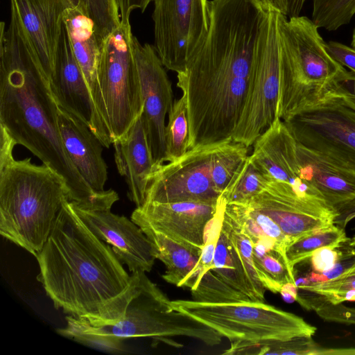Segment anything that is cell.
Returning a JSON list of instances; mask_svg holds the SVG:
<instances>
[{
	"label": "cell",
	"mask_w": 355,
	"mask_h": 355,
	"mask_svg": "<svg viewBox=\"0 0 355 355\" xmlns=\"http://www.w3.org/2000/svg\"><path fill=\"white\" fill-rule=\"evenodd\" d=\"M210 10L205 40L177 73V86L187 105L189 149L232 139L268 8L261 0H211Z\"/></svg>",
	"instance_id": "6da1fadb"
},
{
	"label": "cell",
	"mask_w": 355,
	"mask_h": 355,
	"mask_svg": "<svg viewBox=\"0 0 355 355\" xmlns=\"http://www.w3.org/2000/svg\"><path fill=\"white\" fill-rule=\"evenodd\" d=\"M35 257L37 279L55 308L96 327L124 316L141 272L129 275L112 247L87 227L69 200Z\"/></svg>",
	"instance_id": "7a4b0ae2"
},
{
	"label": "cell",
	"mask_w": 355,
	"mask_h": 355,
	"mask_svg": "<svg viewBox=\"0 0 355 355\" xmlns=\"http://www.w3.org/2000/svg\"><path fill=\"white\" fill-rule=\"evenodd\" d=\"M0 127L65 182L69 201L91 206L100 198L68 157L58 124V105L47 77L15 17L0 26Z\"/></svg>",
	"instance_id": "3957f363"
},
{
	"label": "cell",
	"mask_w": 355,
	"mask_h": 355,
	"mask_svg": "<svg viewBox=\"0 0 355 355\" xmlns=\"http://www.w3.org/2000/svg\"><path fill=\"white\" fill-rule=\"evenodd\" d=\"M17 144L0 127V234L35 257L42 250L64 203V180L53 169L16 159Z\"/></svg>",
	"instance_id": "277c9868"
},
{
	"label": "cell",
	"mask_w": 355,
	"mask_h": 355,
	"mask_svg": "<svg viewBox=\"0 0 355 355\" xmlns=\"http://www.w3.org/2000/svg\"><path fill=\"white\" fill-rule=\"evenodd\" d=\"M314 22L280 14V82L277 116L287 121L319 101L346 68L327 49Z\"/></svg>",
	"instance_id": "5b68a950"
},
{
	"label": "cell",
	"mask_w": 355,
	"mask_h": 355,
	"mask_svg": "<svg viewBox=\"0 0 355 355\" xmlns=\"http://www.w3.org/2000/svg\"><path fill=\"white\" fill-rule=\"evenodd\" d=\"M180 311L210 327L231 342L312 337L317 328L302 318L264 302L203 303L172 301Z\"/></svg>",
	"instance_id": "8992f818"
},
{
	"label": "cell",
	"mask_w": 355,
	"mask_h": 355,
	"mask_svg": "<svg viewBox=\"0 0 355 355\" xmlns=\"http://www.w3.org/2000/svg\"><path fill=\"white\" fill-rule=\"evenodd\" d=\"M91 326L99 334L122 340L151 338L175 347H181L182 345L168 338L189 337L210 347L220 345L223 338L210 327L178 310L142 271L137 291L127 306L124 316L112 324Z\"/></svg>",
	"instance_id": "52a82bcc"
},
{
	"label": "cell",
	"mask_w": 355,
	"mask_h": 355,
	"mask_svg": "<svg viewBox=\"0 0 355 355\" xmlns=\"http://www.w3.org/2000/svg\"><path fill=\"white\" fill-rule=\"evenodd\" d=\"M280 12L268 8L256 41L248 93L232 139L248 147L278 118Z\"/></svg>",
	"instance_id": "ba28073f"
},
{
	"label": "cell",
	"mask_w": 355,
	"mask_h": 355,
	"mask_svg": "<svg viewBox=\"0 0 355 355\" xmlns=\"http://www.w3.org/2000/svg\"><path fill=\"white\" fill-rule=\"evenodd\" d=\"M130 24H122L105 40L98 78L114 141L132 126L143 110L139 78Z\"/></svg>",
	"instance_id": "9c48e42d"
},
{
	"label": "cell",
	"mask_w": 355,
	"mask_h": 355,
	"mask_svg": "<svg viewBox=\"0 0 355 355\" xmlns=\"http://www.w3.org/2000/svg\"><path fill=\"white\" fill-rule=\"evenodd\" d=\"M284 122L300 144L355 173V110L335 92Z\"/></svg>",
	"instance_id": "30bf717a"
},
{
	"label": "cell",
	"mask_w": 355,
	"mask_h": 355,
	"mask_svg": "<svg viewBox=\"0 0 355 355\" xmlns=\"http://www.w3.org/2000/svg\"><path fill=\"white\" fill-rule=\"evenodd\" d=\"M154 48L164 67L182 71L208 34L209 0H153Z\"/></svg>",
	"instance_id": "8fae6325"
},
{
	"label": "cell",
	"mask_w": 355,
	"mask_h": 355,
	"mask_svg": "<svg viewBox=\"0 0 355 355\" xmlns=\"http://www.w3.org/2000/svg\"><path fill=\"white\" fill-rule=\"evenodd\" d=\"M223 141L198 145L157 167L150 178L145 202L218 204L221 194L213 184L211 159Z\"/></svg>",
	"instance_id": "7c38bea8"
},
{
	"label": "cell",
	"mask_w": 355,
	"mask_h": 355,
	"mask_svg": "<svg viewBox=\"0 0 355 355\" xmlns=\"http://www.w3.org/2000/svg\"><path fill=\"white\" fill-rule=\"evenodd\" d=\"M131 43L143 102L141 117L155 170L165 164L166 117L174 102L172 85L154 46L141 44L134 35Z\"/></svg>",
	"instance_id": "4fadbf2b"
},
{
	"label": "cell",
	"mask_w": 355,
	"mask_h": 355,
	"mask_svg": "<svg viewBox=\"0 0 355 355\" xmlns=\"http://www.w3.org/2000/svg\"><path fill=\"white\" fill-rule=\"evenodd\" d=\"M270 218L293 241L313 230L334 224L336 211L325 200L304 197L288 184L270 180L248 201Z\"/></svg>",
	"instance_id": "5bb4252c"
},
{
	"label": "cell",
	"mask_w": 355,
	"mask_h": 355,
	"mask_svg": "<svg viewBox=\"0 0 355 355\" xmlns=\"http://www.w3.org/2000/svg\"><path fill=\"white\" fill-rule=\"evenodd\" d=\"M12 14L48 80L53 72L66 12L76 0H10Z\"/></svg>",
	"instance_id": "9a60e30c"
},
{
	"label": "cell",
	"mask_w": 355,
	"mask_h": 355,
	"mask_svg": "<svg viewBox=\"0 0 355 355\" xmlns=\"http://www.w3.org/2000/svg\"><path fill=\"white\" fill-rule=\"evenodd\" d=\"M252 147L250 157L268 181L287 183L304 197L324 199L304 180L297 141L284 121L277 118Z\"/></svg>",
	"instance_id": "2e32d148"
},
{
	"label": "cell",
	"mask_w": 355,
	"mask_h": 355,
	"mask_svg": "<svg viewBox=\"0 0 355 355\" xmlns=\"http://www.w3.org/2000/svg\"><path fill=\"white\" fill-rule=\"evenodd\" d=\"M74 211L100 239L109 244L130 272H150L156 259L151 244L141 229L132 220L111 209H85L69 201Z\"/></svg>",
	"instance_id": "e0dca14e"
},
{
	"label": "cell",
	"mask_w": 355,
	"mask_h": 355,
	"mask_svg": "<svg viewBox=\"0 0 355 355\" xmlns=\"http://www.w3.org/2000/svg\"><path fill=\"white\" fill-rule=\"evenodd\" d=\"M220 200V198H219ZM219 207L197 202H146L131 218L141 220L157 232L186 245L202 249L206 230Z\"/></svg>",
	"instance_id": "ac0fdd59"
},
{
	"label": "cell",
	"mask_w": 355,
	"mask_h": 355,
	"mask_svg": "<svg viewBox=\"0 0 355 355\" xmlns=\"http://www.w3.org/2000/svg\"><path fill=\"white\" fill-rule=\"evenodd\" d=\"M63 21L90 92L103 146L108 148L113 139L98 78V60L105 40L97 35L93 22L78 5L66 12Z\"/></svg>",
	"instance_id": "d6986e66"
},
{
	"label": "cell",
	"mask_w": 355,
	"mask_h": 355,
	"mask_svg": "<svg viewBox=\"0 0 355 355\" xmlns=\"http://www.w3.org/2000/svg\"><path fill=\"white\" fill-rule=\"evenodd\" d=\"M49 81L58 107L85 123L103 145V136L90 92L74 55L64 24L54 68Z\"/></svg>",
	"instance_id": "ffe728a7"
},
{
	"label": "cell",
	"mask_w": 355,
	"mask_h": 355,
	"mask_svg": "<svg viewBox=\"0 0 355 355\" xmlns=\"http://www.w3.org/2000/svg\"><path fill=\"white\" fill-rule=\"evenodd\" d=\"M58 124L68 157L93 192L103 194L106 191L107 167L101 142L85 123L60 107Z\"/></svg>",
	"instance_id": "44dd1931"
},
{
	"label": "cell",
	"mask_w": 355,
	"mask_h": 355,
	"mask_svg": "<svg viewBox=\"0 0 355 355\" xmlns=\"http://www.w3.org/2000/svg\"><path fill=\"white\" fill-rule=\"evenodd\" d=\"M112 144L118 171L128 186V197L136 207H140L145 202L150 178L155 171L141 114Z\"/></svg>",
	"instance_id": "7402d4cb"
},
{
	"label": "cell",
	"mask_w": 355,
	"mask_h": 355,
	"mask_svg": "<svg viewBox=\"0 0 355 355\" xmlns=\"http://www.w3.org/2000/svg\"><path fill=\"white\" fill-rule=\"evenodd\" d=\"M149 240L154 257L166 266L162 278L178 287L191 291L197 286L200 274L201 249L178 243L157 232L146 223L131 218Z\"/></svg>",
	"instance_id": "603a6c76"
},
{
	"label": "cell",
	"mask_w": 355,
	"mask_h": 355,
	"mask_svg": "<svg viewBox=\"0 0 355 355\" xmlns=\"http://www.w3.org/2000/svg\"><path fill=\"white\" fill-rule=\"evenodd\" d=\"M304 180L332 207L355 198V173L297 141Z\"/></svg>",
	"instance_id": "cb8c5ba5"
},
{
	"label": "cell",
	"mask_w": 355,
	"mask_h": 355,
	"mask_svg": "<svg viewBox=\"0 0 355 355\" xmlns=\"http://www.w3.org/2000/svg\"><path fill=\"white\" fill-rule=\"evenodd\" d=\"M252 243L255 268L266 290L280 293L284 285L295 284V271L276 243L269 239H261Z\"/></svg>",
	"instance_id": "d4e9b609"
},
{
	"label": "cell",
	"mask_w": 355,
	"mask_h": 355,
	"mask_svg": "<svg viewBox=\"0 0 355 355\" xmlns=\"http://www.w3.org/2000/svg\"><path fill=\"white\" fill-rule=\"evenodd\" d=\"M221 230L243 272L248 297L252 302H263L266 288L260 281L253 260V245L249 237L228 219L223 217Z\"/></svg>",
	"instance_id": "484cf974"
},
{
	"label": "cell",
	"mask_w": 355,
	"mask_h": 355,
	"mask_svg": "<svg viewBox=\"0 0 355 355\" xmlns=\"http://www.w3.org/2000/svg\"><path fill=\"white\" fill-rule=\"evenodd\" d=\"M324 347L317 344L312 337H295L287 340H268L258 342H231L223 354H293L322 355Z\"/></svg>",
	"instance_id": "4316f807"
},
{
	"label": "cell",
	"mask_w": 355,
	"mask_h": 355,
	"mask_svg": "<svg viewBox=\"0 0 355 355\" xmlns=\"http://www.w3.org/2000/svg\"><path fill=\"white\" fill-rule=\"evenodd\" d=\"M349 240L345 229L335 224L310 232L294 240L287 248L289 266L295 271V266L310 258L315 250L327 246L339 248Z\"/></svg>",
	"instance_id": "83f0119b"
},
{
	"label": "cell",
	"mask_w": 355,
	"mask_h": 355,
	"mask_svg": "<svg viewBox=\"0 0 355 355\" xmlns=\"http://www.w3.org/2000/svg\"><path fill=\"white\" fill-rule=\"evenodd\" d=\"M245 144L232 139L223 141L214 152L211 175L215 189L222 194L240 165L248 157Z\"/></svg>",
	"instance_id": "f1b7e54d"
},
{
	"label": "cell",
	"mask_w": 355,
	"mask_h": 355,
	"mask_svg": "<svg viewBox=\"0 0 355 355\" xmlns=\"http://www.w3.org/2000/svg\"><path fill=\"white\" fill-rule=\"evenodd\" d=\"M268 182L249 155L236 171L222 196L227 203L248 202L259 193Z\"/></svg>",
	"instance_id": "f546056e"
},
{
	"label": "cell",
	"mask_w": 355,
	"mask_h": 355,
	"mask_svg": "<svg viewBox=\"0 0 355 355\" xmlns=\"http://www.w3.org/2000/svg\"><path fill=\"white\" fill-rule=\"evenodd\" d=\"M189 135L187 105L182 95L173 102L168 114L165 129V163L175 160L189 150Z\"/></svg>",
	"instance_id": "4dcf8cb0"
},
{
	"label": "cell",
	"mask_w": 355,
	"mask_h": 355,
	"mask_svg": "<svg viewBox=\"0 0 355 355\" xmlns=\"http://www.w3.org/2000/svg\"><path fill=\"white\" fill-rule=\"evenodd\" d=\"M66 320L67 322L66 327L57 329L60 335L81 344L111 353H117L123 350V340L95 331L87 320L71 315L67 316Z\"/></svg>",
	"instance_id": "1f68e13d"
},
{
	"label": "cell",
	"mask_w": 355,
	"mask_h": 355,
	"mask_svg": "<svg viewBox=\"0 0 355 355\" xmlns=\"http://www.w3.org/2000/svg\"><path fill=\"white\" fill-rule=\"evenodd\" d=\"M211 270L230 287L248 297L245 277L232 252L230 245L221 227L216 245Z\"/></svg>",
	"instance_id": "d6a6232c"
},
{
	"label": "cell",
	"mask_w": 355,
	"mask_h": 355,
	"mask_svg": "<svg viewBox=\"0 0 355 355\" xmlns=\"http://www.w3.org/2000/svg\"><path fill=\"white\" fill-rule=\"evenodd\" d=\"M297 288L314 293L321 300L332 304L354 302L355 264L334 279L300 285Z\"/></svg>",
	"instance_id": "836d02e7"
},
{
	"label": "cell",
	"mask_w": 355,
	"mask_h": 355,
	"mask_svg": "<svg viewBox=\"0 0 355 355\" xmlns=\"http://www.w3.org/2000/svg\"><path fill=\"white\" fill-rule=\"evenodd\" d=\"M312 21L318 28L336 31L355 15V0H312Z\"/></svg>",
	"instance_id": "e575fe53"
},
{
	"label": "cell",
	"mask_w": 355,
	"mask_h": 355,
	"mask_svg": "<svg viewBox=\"0 0 355 355\" xmlns=\"http://www.w3.org/2000/svg\"><path fill=\"white\" fill-rule=\"evenodd\" d=\"M92 20L98 35L103 40L121 24L114 0H76Z\"/></svg>",
	"instance_id": "d590c367"
},
{
	"label": "cell",
	"mask_w": 355,
	"mask_h": 355,
	"mask_svg": "<svg viewBox=\"0 0 355 355\" xmlns=\"http://www.w3.org/2000/svg\"><path fill=\"white\" fill-rule=\"evenodd\" d=\"M305 308L314 310L324 320L339 324L355 325V307L343 305V303L332 304L325 302L318 297L306 300Z\"/></svg>",
	"instance_id": "8d00e7d4"
},
{
	"label": "cell",
	"mask_w": 355,
	"mask_h": 355,
	"mask_svg": "<svg viewBox=\"0 0 355 355\" xmlns=\"http://www.w3.org/2000/svg\"><path fill=\"white\" fill-rule=\"evenodd\" d=\"M327 89L335 92L355 110V73L346 69L330 83Z\"/></svg>",
	"instance_id": "74e56055"
},
{
	"label": "cell",
	"mask_w": 355,
	"mask_h": 355,
	"mask_svg": "<svg viewBox=\"0 0 355 355\" xmlns=\"http://www.w3.org/2000/svg\"><path fill=\"white\" fill-rule=\"evenodd\" d=\"M341 247L327 246L315 250L310 257L313 272L322 273L331 269L343 255Z\"/></svg>",
	"instance_id": "f35d334b"
},
{
	"label": "cell",
	"mask_w": 355,
	"mask_h": 355,
	"mask_svg": "<svg viewBox=\"0 0 355 355\" xmlns=\"http://www.w3.org/2000/svg\"><path fill=\"white\" fill-rule=\"evenodd\" d=\"M327 49L331 56L345 68L355 73V49L336 41L327 43Z\"/></svg>",
	"instance_id": "ab89813d"
},
{
	"label": "cell",
	"mask_w": 355,
	"mask_h": 355,
	"mask_svg": "<svg viewBox=\"0 0 355 355\" xmlns=\"http://www.w3.org/2000/svg\"><path fill=\"white\" fill-rule=\"evenodd\" d=\"M122 24H130V16L134 10L144 12L153 0H114Z\"/></svg>",
	"instance_id": "60d3db41"
},
{
	"label": "cell",
	"mask_w": 355,
	"mask_h": 355,
	"mask_svg": "<svg viewBox=\"0 0 355 355\" xmlns=\"http://www.w3.org/2000/svg\"><path fill=\"white\" fill-rule=\"evenodd\" d=\"M335 209L334 224L345 229L348 223L355 218V198L335 207Z\"/></svg>",
	"instance_id": "b9f144b4"
},
{
	"label": "cell",
	"mask_w": 355,
	"mask_h": 355,
	"mask_svg": "<svg viewBox=\"0 0 355 355\" xmlns=\"http://www.w3.org/2000/svg\"><path fill=\"white\" fill-rule=\"evenodd\" d=\"M268 8H270L287 17L288 0H261Z\"/></svg>",
	"instance_id": "7bdbcfd3"
},
{
	"label": "cell",
	"mask_w": 355,
	"mask_h": 355,
	"mask_svg": "<svg viewBox=\"0 0 355 355\" xmlns=\"http://www.w3.org/2000/svg\"><path fill=\"white\" fill-rule=\"evenodd\" d=\"M297 287L294 283H288L284 285L280 292L283 298L288 302H293L297 300Z\"/></svg>",
	"instance_id": "ee69618b"
},
{
	"label": "cell",
	"mask_w": 355,
	"mask_h": 355,
	"mask_svg": "<svg viewBox=\"0 0 355 355\" xmlns=\"http://www.w3.org/2000/svg\"><path fill=\"white\" fill-rule=\"evenodd\" d=\"M307 0H288L287 17H293L300 15Z\"/></svg>",
	"instance_id": "f6af8a7d"
},
{
	"label": "cell",
	"mask_w": 355,
	"mask_h": 355,
	"mask_svg": "<svg viewBox=\"0 0 355 355\" xmlns=\"http://www.w3.org/2000/svg\"><path fill=\"white\" fill-rule=\"evenodd\" d=\"M322 355H355V348H324Z\"/></svg>",
	"instance_id": "bcb514c9"
},
{
	"label": "cell",
	"mask_w": 355,
	"mask_h": 355,
	"mask_svg": "<svg viewBox=\"0 0 355 355\" xmlns=\"http://www.w3.org/2000/svg\"><path fill=\"white\" fill-rule=\"evenodd\" d=\"M347 244L352 248H355V235L352 238L349 239Z\"/></svg>",
	"instance_id": "7dc6e473"
},
{
	"label": "cell",
	"mask_w": 355,
	"mask_h": 355,
	"mask_svg": "<svg viewBox=\"0 0 355 355\" xmlns=\"http://www.w3.org/2000/svg\"><path fill=\"white\" fill-rule=\"evenodd\" d=\"M351 46L355 49V27L353 31L352 39L351 42Z\"/></svg>",
	"instance_id": "c3c4849f"
},
{
	"label": "cell",
	"mask_w": 355,
	"mask_h": 355,
	"mask_svg": "<svg viewBox=\"0 0 355 355\" xmlns=\"http://www.w3.org/2000/svg\"><path fill=\"white\" fill-rule=\"evenodd\" d=\"M352 250H353L354 253L355 254V248H352Z\"/></svg>",
	"instance_id": "681fc988"
}]
</instances>
